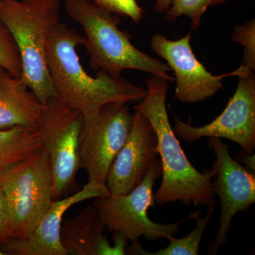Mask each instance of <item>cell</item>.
<instances>
[{
  "label": "cell",
  "instance_id": "cell-1",
  "mask_svg": "<svg viewBox=\"0 0 255 255\" xmlns=\"http://www.w3.org/2000/svg\"><path fill=\"white\" fill-rule=\"evenodd\" d=\"M85 37L60 23L48 40L46 62L56 99L68 108L78 110L85 119L111 102L142 100L147 89L132 85L121 76L99 70L95 78L85 71L77 48Z\"/></svg>",
  "mask_w": 255,
  "mask_h": 255
},
{
  "label": "cell",
  "instance_id": "cell-2",
  "mask_svg": "<svg viewBox=\"0 0 255 255\" xmlns=\"http://www.w3.org/2000/svg\"><path fill=\"white\" fill-rule=\"evenodd\" d=\"M168 82L152 75L145 82V97L134 106L150 121L157 137L162 175L154 200L160 206L175 201L184 205L193 203L207 206L214 199L212 179L217 173V166L214 162L211 170L201 172L187 159L169 120L166 107Z\"/></svg>",
  "mask_w": 255,
  "mask_h": 255
},
{
  "label": "cell",
  "instance_id": "cell-3",
  "mask_svg": "<svg viewBox=\"0 0 255 255\" xmlns=\"http://www.w3.org/2000/svg\"><path fill=\"white\" fill-rule=\"evenodd\" d=\"M67 14L83 28L85 47L93 70H105L121 76L124 70H136L153 76L174 81L167 64L137 49L130 35L119 26L118 15L90 2L89 0H65Z\"/></svg>",
  "mask_w": 255,
  "mask_h": 255
},
{
  "label": "cell",
  "instance_id": "cell-4",
  "mask_svg": "<svg viewBox=\"0 0 255 255\" xmlns=\"http://www.w3.org/2000/svg\"><path fill=\"white\" fill-rule=\"evenodd\" d=\"M0 21L19 50L23 81L43 105L56 99L47 66L46 48L60 23V0H0Z\"/></svg>",
  "mask_w": 255,
  "mask_h": 255
},
{
  "label": "cell",
  "instance_id": "cell-5",
  "mask_svg": "<svg viewBox=\"0 0 255 255\" xmlns=\"http://www.w3.org/2000/svg\"><path fill=\"white\" fill-rule=\"evenodd\" d=\"M9 238L31 234L53 201L49 157L44 147L0 172Z\"/></svg>",
  "mask_w": 255,
  "mask_h": 255
},
{
  "label": "cell",
  "instance_id": "cell-6",
  "mask_svg": "<svg viewBox=\"0 0 255 255\" xmlns=\"http://www.w3.org/2000/svg\"><path fill=\"white\" fill-rule=\"evenodd\" d=\"M162 175V162L157 158L141 182L128 194L96 198L93 205L107 229L111 232L122 233L130 242L137 241L141 236L150 241L160 238L169 240L180 231L179 224L200 215L197 211L187 219L170 224L151 221L147 216V210L155 206L154 184Z\"/></svg>",
  "mask_w": 255,
  "mask_h": 255
},
{
  "label": "cell",
  "instance_id": "cell-7",
  "mask_svg": "<svg viewBox=\"0 0 255 255\" xmlns=\"http://www.w3.org/2000/svg\"><path fill=\"white\" fill-rule=\"evenodd\" d=\"M83 115L53 98L44 105L37 128L44 140L53 183V200L62 199L78 187L80 138Z\"/></svg>",
  "mask_w": 255,
  "mask_h": 255
},
{
  "label": "cell",
  "instance_id": "cell-8",
  "mask_svg": "<svg viewBox=\"0 0 255 255\" xmlns=\"http://www.w3.org/2000/svg\"><path fill=\"white\" fill-rule=\"evenodd\" d=\"M133 119L127 103L111 102L91 118L84 119L80 138V168L88 182L106 185L111 166L123 147Z\"/></svg>",
  "mask_w": 255,
  "mask_h": 255
},
{
  "label": "cell",
  "instance_id": "cell-9",
  "mask_svg": "<svg viewBox=\"0 0 255 255\" xmlns=\"http://www.w3.org/2000/svg\"><path fill=\"white\" fill-rule=\"evenodd\" d=\"M237 89L227 107L211 123L192 127L175 118L174 133L184 141H196L203 137L228 139L241 147L242 152L250 155L255 148V71L241 65Z\"/></svg>",
  "mask_w": 255,
  "mask_h": 255
},
{
  "label": "cell",
  "instance_id": "cell-10",
  "mask_svg": "<svg viewBox=\"0 0 255 255\" xmlns=\"http://www.w3.org/2000/svg\"><path fill=\"white\" fill-rule=\"evenodd\" d=\"M191 33L177 41H171L156 33L150 46L156 54L166 60L174 72L176 81L175 98L184 103L192 104L207 100L222 90L226 77L238 76L239 69L231 73L214 75L199 61L191 46Z\"/></svg>",
  "mask_w": 255,
  "mask_h": 255
},
{
  "label": "cell",
  "instance_id": "cell-11",
  "mask_svg": "<svg viewBox=\"0 0 255 255\" xmlns=\"http://www.w3.org/2000/svg\"><path fill=\"white\" fill-rule=\"evenodd\" d=\"M208 141L216 155L217 166V177L212 182V189L221 204L219 231L209 251V255H214L227 243L233 217L241 211H248L255 202V174L231 157L229 145L221 138L209 137Z\"/></svg>",
  "mask_w": 255,
  "mask_h": 255
},
{
  "label": "cell",
  "instance_id": "cell-12",
  "mask_svg": "<svg viewBox=\"0 0 255 255\" xmlns=\"http://www.w3.org/2000/svg\"><path fill=\"white\" fill-rule=\"evenodd\" d=\"M157 144L150 121L140 111L135 110L127 140L107 175L106 186L111 195L128 194L141 182L158 158Z\"/></svg>",
  "mask_w": 255,
  "mask_h": 255
},
{
  "label": "cell",
  "instance_id": "cell-13",
  "mask_svg": "<svg viewBox=\"0 0 255 255\" xmlns=\"http://www.w3.org/2000/svg\"><path fill=\"white\" fill-rule=\"evenodd\" d=\"M110 195L107 186L88 182L73 195L53 201L27 237L9 238L0 246V250L5 255H68L60 242V229L65 213L78 203Z\"/></svg>",
  "mask_w": 255,
  "mask_h": 255
},
{
  "label": "cell",
  "instance_id": "cell-14",
  "mask_svg": "<svg viewBox=\"0 0 255 255\" xmlns=\"http://www.w3.org/2000/svg\"><path fill=\"white\" fill-rule=\"evenodd\" d=\"M107 227L90 204L62 223L60 242L68 255H127V238L114 233V246L105 236Z\"/></svg>",
  "mask_w": 255,
  "mask_h": 255
},
{
  "label": "cell",
  "instance_id": "cell-15",
  "mask_svg": "<svg viewBox=\"0 0 255 255\" xmlns=\"http://www.w3.org/2000/svg\"><path fill=\"white\" fill-rule=\"evenodd\" d=\"M44 105L21 78L0 65V128H37Z\"/></svg>",
  "mask_w": 255,
  "mask_h": 255
},
{
  "label": "cell",
  "instance_id": "cell-16",
  "mask_svg": "<svg viewBox=\"0 0 255 255\" xmlns=\"http://www.w3.org/2000/svg\"><path fill=\"white\" fill-rule=\"evenodd\" d=\"M44 140L34 128H0V172L42 148Z\"/></svg>",
  "mask_w": 255,
  "mask_h": 255
},
{
  "label": "cell",
  "instance_id": "cell-17",
  "mask_svg": "<svg viewBox=\"0 0 255 255\" xmlns=\"http://www.w3.org/2000/svg\"><path fill=\"white\" fill-rule=\"evenodd\" d=\"M216 201L213 199L208 205L207 212L205 216L195 218L196 226L190 233L186 237L176 238L172 236L169 239L168 246L159 249L154 253H148L143 248H141L139 255H197L203 235L205 232L206 227L211 217L214 214Z\"/></svg>",
  "mask_w": 255,
  "mask_h": 255
},
{
  "label": "cell",
  "instance_id": "cell-18",
  "mask_svg": "<svg viewBox=\"0 0 255 255\" xmlns=\"http://www.w3.org/2000/svg\"><path fill=\"white\" fill-rule=\"evenodd\" d=\"M227 0H172L166 18L174 21L180 16L191 18V31H196L201 24V18L210 6H215L226 2Z\"/></svg>",
  "mask_w": 255,
  "mask_h": 255
},
{
  "label": "cell",
  "instance_id": "cell-19",
  "mask_svg": "<svg viewBox=\"0 0 255 255\" xmlns=\"http://www.w3.org/2000/svg\"><path fill=\"white\" fill-rule=\"evenodd\" d=\"M0 65L14 76L21 78L22 65L19 50L14 37L0 21Z\"/></svg>",
  "mask_w": 255,
  "mask_h": 255
},
{
  "label": "cell",
  "instance_id": "cell-20",
  "mask_svg": "<svg viewBox=\"0 0 255 255\" xmlns=\"http://www.w3.org/2000/svg\"><path fill=\"white\" fill-rule=\"evenodd\" d=\"M232 39L244 47V56L241 65L255 71V20L236 26L233 31Z\"/></svg>",
  "mask_w": 255,
  "mask_h": 255
},
{
  "label": "cell",
  "instance_id": "cell-21",
  "mask_svg": "<svg viewBox=\"0 0 255 255\" xmlns=\"http://www.w3.org/2000/svg\"><path fill=\"white\" fill-rule=\"evenodd\" d=\"M97 6L108 10L118 16L128 17L132 22L139 23L144 17V11L136 0H92Z\"/></svg>",
  "mask_w": 255,
  "mask_h": 255
},
{
  "label": "cell",
  "instance_id": "cell-22",
  "mask_svg": "<svg viewBox=\"0 0 255 255\" xmlns=\"http://www.w3.org/2000/svg\"><path fill=\"white\" fill-rule=\"evenodd\" d=\"M9 238L7 209L2 191L0 187V246Z\"/></svg>",
  "mask_w": 255,
  "mask_h": 255
},
{
  "label": "cell",
  "instance_id": "cell-23",
  "mask_svg": "<svg viewBox=\"0 0 255 255\" xmlns=\"http://www.w3.org/2000/svg\"><path fill=\"white\" fill-rule=\"evenodd\" d=\"M242 156V159H239L236 161H241V162H243L244 164V166L243 167H245L248 171V172H251V174H255V154H252V155H246V154L243 153V152H241Z\"/></svg>",
  "mask_w": 255,
  "mask_h": 255
},
{
  "label": "cell",
  "instance_id": "cell-24",
  "mask_svg": "<svg viewBox=\"0 0 255 255\" xmlns=\"http://www.w3.org/2000/svg\"><path fill=\"white\" fill-rule=\"evenodd\" d=\"M172 1V0H155L154 9L159 14L166 13L170 7Z\"/></svg>",
  "mask_w": 255,
  "mask_h": 255
},
{
  "label": "cell",
  "instance_id": "cell-25",
  "mask_svg": "<svg viewBox=\"0 0 255 255\" xmlns=\"http://www.w3.org/2000/svg\"><path fill=\"white\" fill-rule=\"evenodd\" d=\"M4 253H3L2 251H1V250H0V255H4Z\"/></svg>",
  "mask_w": 255,
  "mask_h": 255
}]
</instances>
